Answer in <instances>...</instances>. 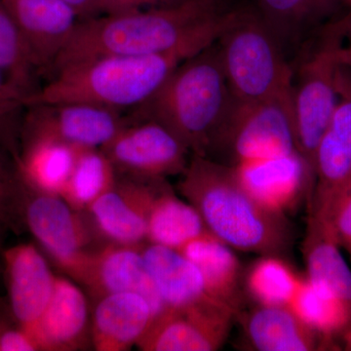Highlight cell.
<instances>
[{"mask_svg":"<svg viewBox=\"0 0 351 351\" xmlns=\"http://www.w3.org/2000/svg\"><path fill=\"white\" fill-rule=\"evenodd\" d=\"M257 14L285 53L304 32L334 17L345 0H255ZM348 5V4H346Z\"/></svg>","mask_w":351,"mask_h":351,"instance_id":"obj_25","label":"cell"},{"mask_svg":"<svg viewBox=\"0 0 351 351\" xmlns=\"http://www.w3.org/2000/svg\"><path fill=\"white\" fill-rule=\"evenodd\" d=\"M196 53L177 51L145 56L110 55L59 69L24 106L84 103L123 112L140 107L184 60Z\"/></svg>","mask_w":351,"mask_h":351,"instance_id":"obj_4","label":"cell"},{"mask_svg":"<svg viewBox=\"0 0 351 351\" xmlns=\"http://www.w3.org/2000/svg\"><path fill=\"white\" fill-rule=\"evenodd\" d=\"M343 339H345L346 350L351 351V326L350 327V329L346 331V334L343 335Z\"/></svg>","mask_w":351,"mask_h":351,"instance_id":"obj_38","label":"cell"},{"mask_svg":"<svg viewBox=\"0 0 351 351\" xmlns=\"http://www.w3.org/2000/svg\"><path fill=\"white\" fill-rule=\"evenodd\" d=\"M225 152L230 165L298 151L292 99L241 103L232 107L207 157Z\"/></svg>","mask_w":351,"mask_h":351,"instance_id":"obj_8","label":"cell"},{"mask_svg":"<svg viewBox=\"0 0 351 351\" xmlns=\"http://www.w3.org/2000/svg\"><path fill=\"white\" fill-rule=\"evenodd\" d=\"M179 191L197 210L208 232L232 249L281 257L294 243V230L285 214L254 199L232 166L191 154Z\"/></svg>","mask_w":351,"mask_h":351,"instance_id":"obj_2","label":"cell"},{"mask_svg":"<svg viewBox=\"0 0 351 351\" xmlns=\"http://www.w3.org/2000/svg\"><path fill=\"white\" fill-rule=\"evenodd\" d=\"M306 277L351 304V269L326 219L309 211L302 243Z\"/></svg>","mask_w":351,"mask_h":351,"instance_id":"obj_24","label":"cell"},{"mask_svg":"<svg viewBox=\"0 0 351 351\" xmlns=\"http://www.w3.org/2000/svg\"><path fill=\"white\" fill-rule=\"evenodd\" d=\"M346 3L348 4V6L351 8V0H345Z\"/></svg>","mask_w":351,"mask_h":351,"instance_id":"obj_39","label":"cell"},{"mask_svg":"<svg viewBox=\"0 0 351 351\" xmlns=\"http://www.w3.org/2000/svg\"><path fill=\"white\" fill-rule=\"evenodd\" d=\"M216 43L234 100L292 99L294 73L280 44L254 10H232Z\"/></svg>","mask_w":351,"mask_h":351,"instance_id":"obj_5","label":"cell"},{"mask_svg":"<svg viewBox=\"0 0 351 351\" xmlns=\"http://www.w3.org/2000/svg\"><path fill=\"white\" fill-rule=\"evenodd\" d=\"M341 66L350 73L351 75V43L348 46H343L339 53Z\"/></svg>","mask_w":351,"mask_h":351,"instance_id":"obj_37","label":"cell"},{"mask_svg":"<svg viewBox=\"0 0 351 351\" xmlns=\"http://www.w3.org/2000/svg\"><path fill=\"white\" fill-rule=\"evenodd\" d=\"M247 339L256 350L311 351L332 346L289 306H260L245 318Z\"/></svg>","mask_w":351,"mask_h":351,"instance_id":"obj_22","label":"cell"},{"mask_svg":"<svg viewBox=\"0 0 351 351\" xmlns=\"http://www.w3.org/2000/svg\"><path fill=\"white\" fill-rule=\"evenodd\" d=\"M142 253L166 308L217 302L208 294L200 270L179 250L149 243L143 245Z\"/></svg>","mask_w":351,"mask_h":351,"instance_id":"obj_20","label":"cell"},{"mask_svg":"<svg viewBox=\"0 0 351 351\" xmlns=\"http://www.w3.org/2000/svg\"><path fill=\"white\" fill-rule=\"evenodd\" d=\"M208 232L197 210L180 199L164 182L149 212L147 242L180 251L191 240Z\"/></svg>","mask_w":351,"mask_h":351,"instance_id":"obj_26","label":"cell"},{"mask_svg":"<svg viewBox=\"0 0 351 351\" xmlns=\"http://www.w3.org/2000/svg\"><path fill=\"white\" fill-rule=\"evenodd\" d=\"M289 307L332 346L334 339L351 326L350 302L306 276L302 278Z\"/></svg>","mask_w":351,"mask_h":351,"instance_id":"obj_27","label":"cell"},{"mask_svg":"<svg viewBox=\"0 0 351 351\" xmlns=\"http://www.w3.org/2000/svg\"><path fill=\"white\" fill-rule=\"evenodd\" d=\"M19 27L43 82L80 18L62 0H2Z\"/></svg>","mask_w":351,"mask_h":351,"instance_id":"obj_16","label":"cell"},{"mask_svg":"<svg viewBox=\"0 0 351 351\" xmlns=\"http://www.w3.org/2000/svg\"><path fill=\"white\" fill-rule=\"evenodd\" d=\"M301 280L281 257L263 256L249 269L245 286L260 306H289Z\"/></svg>","mask_w":351,"mask_h":351,"instance_id":"obj_30","label":"cell"},{"mask_svg":"<svg viewBox=\"0 0 351 351\" xmlns=\"http://www.w3.org/2000/svg\"><path fill=\"white\" fill-rule=\"evenodd\" d=\"M101 149L117 175L144 181L182 175L191 154L172 131L152 120L130 121Z\"/></svg>","mask_w":351,"mask_h":351,"instance_id":"obj_9","label":"cell"},{"mask_svg":"<svg viewBox=\"0 0 351 351\" xmlns=\"http://www.w3.org/2000/svg\"><path fill=\"white\" fill-rule=\"evenodd\" d=\"M221 4V0H184L80 21L47 80L64 66L101 56L200 52L218 40L230 19L232 11H223Z\"/></svg>","mask_w":351,"mask_h":351,"instance_id":"obj_1","label":"cell"},{"mask_svg":"<svg viewBox=\"0 0 351 351\" xmlns=\"http://www.w3.org/2000/svg\"><path fill=\"white\" fill-rule=\"evenodd\" d=\"M130 121L122 112L90 104H38L23 108L19 137L50 138L82 149H101Z\"/></svg>","mask_w":351,"mask_h":351,"instance_id":"obj_10","label":"cell"},{"mask_svg":"<svg viewBox=\"0 0 351 351\" xmlns=\"http://www.w3.org/2000/svg\"><path fill=\"white\" fill-rule=\"evenodd\" d=\"M242 188L263 207L285 214L311 199L315 184L313 166L295 151L270 158L246 161L232 166Z\"/></svg>","mask_w":351,"mask_h":351,"instance_id":"obj_13","label":"cell"},{"mask_svg":"<svg viewBox=\"0 0 351 351\" xmlns=\"http://www.w3.org/2000/svg\"><path fill=\"white\" fill-rule=\"evenodd\" d=\"M151 304L134 293H114L96 300L91 343L98 351H126L137 346L154 322Z\"/></svg>","mask_w":351,"mask_h":351,"instance_id":"obj_19","label":"cell"},{"mask_svg":"<svg viewBox=\"0 0 351 351\" xmlns=\"http://www.w3.org/2000/svg\"><path fill=\"white\" fill-rule=\"evenodd\" d=\"M339 101L314 156L315 184L308 209H323L351 180V75L339 71Z\"/></svg>","mask_w":351,"mask_h":351,"instance_id":"obj_14","label":"cell"},{"mask_svg":"<svg viewBox=\"0 0 351 351\" xmlns=\"http://www.w3.org/2000/svg\"><path fill=\"white\" fill-rule=\"evenodd\" d=\"M142 246L103 247L95 257L82 285L95 300L114 293L142 295L151 304L156 319L166 307L147 270Z\"/></svg>","mask_w":351,"mask_h":351,"instance_id":"obj_17","label":"cell"},{"mask_svg":"<svg viewBox=\"0 0 351 351\" xmlns=\"http://www.w3.org/2000/svg\"><path fill=\"white\" fill-rule=\"evenodd\" d=\"M18 145L10 132L0 121V230L19 232L22 178L17 166Z\"/></svg>","mask_w":351,"mask_h":351,"instance_id":"obj_31","label":"cell"},{"mask_svg":"<svg viewBox=\"0 0 351 351\" xmlns=\"http://www.w3.org/2000/svg\"><path fill=\"white\" fill-rule=\"evenodd\" d=\"M180 252L200 270L208 294L239 316L243 302L242 269L232 247L208 232L189 241Z\"/></svg>","mask_w":351,"mask_h":351,"instance_id":"obj_21","label":"cell"},{"mask_svg":"<svg viewBox=\"0 0 351 351\" xmlns=\"http://www.w3.org/2000/svg\"><path fill=\"white\" fill-rule=\"evenodd\" d=\"M89 304L82 289L57 277L49 302L38 323L34 337L40 350L71 351L91 341Z\"/></svg>","mask_w":351,"mask_h":351,"instance_id":"obj_18","label":"cell"},{"mask_svg":"<svg viewBox=\"0 0 351 351\" xmlns=\"http://www.w3.org/2000/svg\"><path fill=\"white\" fill-rule=\"evenodd\" d=\"M232 101L215 43L182 61L158 91L128 117L131 121L158 122L191 154L208 156Z\"/></svg>","mask_w":351,"mask_h":351,"instance_id":"obj_3","label":"cell"},{"mask_svg":"<svg viewBox=\"0 0 351 351\" xmlns=\"http://www.w3.org/2000/svg\"><path fill=\"white\" fill-rule=\"evenodd\" d=\"M351 9V8H350ZM350 20H351V12H350Z\"/></svg>","mask_w":351,"mask_h":351,"instance_id":"obj_40","label":"cell"},{"mask_svg":"<svg viewBox=\"0 0 351 351\" xmlns=\"http://www.w3.org/2000/svg\"><path fill=\"white\" fill-rule=\"evenodd\" d=\"M21 218L44 253L62 271L83 284L97 254L107 246L95 233L84 212L59 195L31 188L22 179Z\"/></svg>","mask_w":351,"mask_h":351,"instance_id":"obj_6","label":"cell"},{"mask_svg":"<svg viewBox=\"0 0 351 351\" xmlns=\"http://www.w3.org/2000/svg\"><path fill=\"white\" fill-rule=\"evenodd\" d=\"M165 182L117 175L112 188L84 211L101 243L142 246L147 242L149 212Z\"/></svg>","mask_w":351,"mask_h":351,"instance_id":"obj_11","label":"cell"},{"mask_svg":"<svg viewBox=\"0 0 351 351\" xmlns=\"http://www.w3.org/2000/svg\"><path fill=\"white\" fill-rule=\"evenodd\" d=\"M326 219L341 250L348 253L351 261V180L339 189L326 206L311 210Z\"/></svg>","mask_w":351,"mask_h":351,"instance_id":"obj_32","label":"cell"},{"mask_svg":"<svg viewBox=\"0 0 351 351\" xmlns=\"http://www.w3.org/2000/svg\"><path fill=\"white\" fill-rule=\"evenodd\" d=\"M62 1L75 11L80 21L100 16V0H62Z\"/></svg>","mask_w":351,"mask_h":351,"instance_id":"obj_36","label":"cell"},{"mask_svg":"<svg viewBox=\"0 0 351 351\" xmlns=\"http://www.w3.org/2000/svg\"><path fill=\"white\" fill-rule=\"evenodd\" d=\"M23 98L0 71V117L23 107Z\"/></svg>","mask_w":351,"mask_h":351,"instance_id":"obj_35","label":"cell"},{"mask_svg":"<svg viewBox=\"0 0 351 351\" xmlns=\"http://www.w3.org/2000/svg\"><path fill=\"white\" fill-rule=\"evenodd\" d=\"M80 149L54 138L19 137L21 178L40 193L61 196Z\"/></svg>","mask_w":351,"mask_h":351,"instance_id":"obj_23","label":"cell"},{"mask_svg":"<svg viewBox=\"0 0 351 351\" xmlns=\"http://www.w3.org/2000/svg\"><path fill=\"white\" fill-rule=\"evenodd\" d=\"M6 304L14 319L32 332L54 290L56 276L38 247L23 243L3 252Z\"/></svg>","mask_w":351,"mask_h":351,"instance_id":"obj_15","label":"cell"},{"mask_svg":"<svg viewBox=\"0 0 351 351\" xmlns=\"http://www.w3.org/2000/svg\"><path fill=\"white\" fill-rule=\"evenodd\" d=\"M117 179V170L105 152L84 147L78 152L61 197L73 209L84 212Z\"/></svg>","mask_w":351,"mask_h":351,"instance_id":"obj_29","label":"cell"},{"mask_svg":"<svg viewBox=\"0 0 351 351\" xmlns=\"http://www.w3.org/2000/svg\"><path fill=\"white\" fill-rule=\"evenodd\" d=\"M184 0H100V15L133 12L143 9L174 5Z\"/></svg>","mask_w":351,"mask_h":351,"instance_id":"obj_34","label":"cell"},{"mask_svg":"<svg viewBox=\"0 0 351 351\" xmlns=\"http://www.w3.org/2000/svg\"><path fill=\"white\" fill-rule=\"evenodd\" d=\"M235 313L221 302L166 308L138 343L144 351H215L223 346Z\"/></svg>","mask_w":351,"mask_h":351,"instance_id":"obj_12","label":"cell"},{"mask_svg":"<svg viewBox=\"0 0 351 351\" xmlns=\"http://www.w3.org/2000/svg\"><path fill=\"white\" fill-rule=\"evenodd\" d=\"M0 351H41L36 337L14 319L6 302H0Z\"/></svg>","mask_w":351,"mask_h":351,"instance_id":"obj_33","label":"cell"},{"mask_svg":"<svg viewBox=\"0 0 351 351\" xmlns=\"http://www.w3.org/2000/svg\"><path fill=\"white\" fill-rule=\"evenodd\" d=\"M332 25L326 43L302 64L297 80H293V120L298 151L313 170L316 149L338 105L339 53L350 25V16Z\"/></svg>","mask_w":351,"mask_h":351,"instance_id":"obj_7","label":"cell"},{"mask_svg":"<svg viewBox=\"0 0 351 351\" xmlns=\"http://www.w3.org/2000/svg\"><path fill=\"white\" fill-rule=\"evenodd\" d=\"M0 71L21 95L23 104L43 84V75L24 36L2 0H0Z\"/></svg>","mask_w":351,"mask_h":351,"instance_id":"obj_28","label":"cell"}]
</instances>
